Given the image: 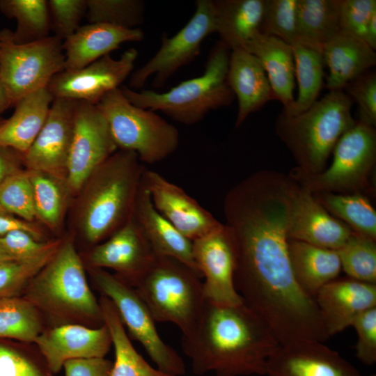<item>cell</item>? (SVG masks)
Listing matches in <instances>:
<instances>
[{"mask_svg": "<svg viewBox=\"0 0 376 376\" xmlns=\"http://www.w3.org/2000/svg\"><path fill=\"white\" fill-rule=\"evenodd\" d=\"M0 376H47L21 352L0 343Z\"/></svg>", "mask_w": 376, "mask_h": 376, "instance_id": "48", "label": "cell"}, {"mask_svg": "<svg viewBox=\"0 0 376 376\" xmlns=\"http://www.w3.org/2000/svg\"><path fill=\"white\" fill-rule=\"evenodd\" d=\"M364 41L374 50L376 49V12L370 17L366 27Z\"/></svg>", "mask_w": 376, "mask_h": 376, "instance_id": "52", "label": "cell"}, {"mask_svg": "<svg viewBox=\"0 0 376 376\" xmlns=\"http://www.w3.org/2000/svg\"><path fill=\"white\" fill-rule=\"evenodd\" d=\"M0 205L24 221L36 222L32 186L26 169L12 174L0 185Z\"/></svg>", "mask_w": 376, "mask_h": 376, "instance_id": "41", "label": "cell"}, {"mask_svg": "<svg viewBox=\"0 0 376 376\" xmlns=\"http://www.w3.org/2000/svg\"><path fill=\"white\" fill-rule=\"evenodd\" d=\"M194 260L202 277L207 301L237 304L243 300L235 285L236 253L229 230L224 224L192 242Z\"/></svg>", "mask_w": 376, "mask_h": 376, "instance_id": "15", "label": "cell"}, {"mask_svg": "<svg viewBox=\"0 0 376 376\" xmlns=\"http://www.w3.org/2000/svg\"><path fill=\"white\" fill-rule=\"evenodd\" d=\"M13 31H0V82L12 106L21 98L47 88L65 70L63 41L52 36L37 42L18 44Z\"/></svg>", "mask_w": 376, "mask_h": 376, "instance_id": "10", "label": "cell"}, {"mask_svg": "<svg viewBox=\"0 0 376 376\" xmlns=\"http://www.w3.org/2000/svg\"><path fill=\"white\" fill-rule=\"evenodd\" d=\"M291 45L298 92L292 104L283 109L282 112L295 116L307 110L318 100L323 85L324 63L320 51L298 42Z\"/></svg>", "mask_w": 376, "mask_h": 376, "instance_id": "34", "label": "cell"}, {"mask_svg": "<svg viewBox=\"0 0 376 376\" xmlns=\"http://www.w3.org/2000/svg\"><path fill=\"white\" fill-rule=\"evenodd\" d=\"M265 375L364 376L338 352L313 340L279 345L267 362Z\"/></svg>", "mask_w": 376, "mask_h": 376, "instance_id": "19", "label": "cell"}, {"mask_svg": "<svg viewBox=\"0 0 376 376\" xmlns=\"http://www.w3.org/2000/svg\"><path fill=\"white\" fill-rule=\"evenodd\" d=\"M375 12V0H340V31L364 40L366 27Z\"/></svg>", "mask_w": 376, "mask_h": 376, "instance_id": "45", "label": "cell"}, {"mask_svg": "<svg viewBox=\"0 0 376 376\" xmlns=\"http://www.w3.org/2000/svg\"><path fill=\"white\" fill-rule=\"evenodd\" d=\"M35 343L52 373L59 372L70 360L104 358L112 345L104 324L97 327L63 324L42 331Z\"/></svg>", "mask_w": 376, "mask_h": 376, "instance_id": "20", "label": "cell"}, {"mask_svg": "<svg viewBox=\"0 0 376 376\" xmlns=\"http://www.w3.org/2000/svg\"><path fill=\"white\" fill-rule=\"evenodd\" d=\"M336 251L342 270L348 277L376 284L375 240L353 231L346 242Z\"/></svg>", "mask_w": 376, "mask_h": 376, "instance_id": "38", "label": "cell"}, {"mask_svg": "<svg viewBox=\"0 0 376 376\" xmlns=\"http://www.w3.org/2000/svg\"><path fill=\"white\" fill-rule=\"evenodd\" d=\"M155 256V253L134 217L107 239L91 246L88 268H109L116 276L134 286Z\"/></svg>", "mask_w": 376, "mask_h": 376, "instance_id": "17", "label": "cell"}, {"mask_svg": "<svg viewBox=\"0 0 376 376\" xmlns=\"http://www.w3.org/2000/svg\"><path fill=\"white\" fill-rule=\"evenodd\" d=\"M61 238L40 241L24 230H14L0 237V243L13 259L38 256L59 243Z\"/></svg>", "mask_w": 376, "mask_h": 376, "instance_id": "46", "label": "cell"}, {"mask_svg": "<svg viewBox=\"0 0 376 376\" xmlns=\"http://www.w3.org/2000/svg\"><path fill=\"white\" fill-rule=\"evenodd\" d=\"M324 63L328 68L326 87L343 90L352 79L376 64V53L364 40L337 32L322 47Z\"/></svg>", "mask_w": 376, "mask_h": 376, "instance_id": "26", "label": "cell"}, {"mask_svg": "<svg viewBox=\"0 0 376 376\" xmlns=\"http://www.w3.org/2000/svg\"><path fill=\"white\" fill-rule=\"evenodd\" d=\"M144 38L139 28L125 29L108 24L93 23L80 27L63 42L65 70L83 68L119 48L127 42H139Z\"/></svg>", "mask_w": 376, "mask_h": 376, "instance_id": "23", "label": "cell"}, {"mask_svg": "<svg viewBox=\"0 0 376 376\" xmlns=\"http://www.w3.org/2000/svg\"><path fill=\"white\" fill-rule=\"evenodd\" d=\"M111 361L105 358L70 360L65 363V376H109Z\"/></svg>", "mask_w": 376, "mask_h": 376, "instance_id": "49", "label": "cell"}, {"mask_svg": "<svg viewBox=\"0 0 376 376\" xmlns=\"http://www.w3.org/2000/svg\"><path fill=\"white\" fill-rule=\"evenodd\" d=\"M89 23L135 29L143 22L145 4L141 0H86Z\"/></svg>", "mask_w": 376, "mask_h": 376, "instance_id": "39", "label": "cell"}, {"mask_svg": "<svg viewBox=\"0 0 376 376\" xmlns=\"http://www.w3.org/2000/svg\"><path fill=\"white\" fill-rule=\"evenodd\" d=\"M288 250L294 277L301 290L314 298L326 284L342 271L336 250L288 239Z\"/></svg>", "mask_w": 376, "mask_h": 376, "instance_id": "29", "label": "cell"}, {"mask_svg": "<svg viewBox=\"0 0 376 376\" xmlns=\"http://www.w3.org/2000/svg\"><path fill=\"white\" fill-rule=\"evenodd\" d=\"M24 169L23 154L0 146V185L10 175Z\"/></svg>", "mask_w": 376, "mask_h": 376, "instance_id": "51", "label": "cell"}, {"mask_svg": "<svg viewBox=\"0 0 376 376\" xmlns=\"http://www.w3.org/2000/svg\"><path fill=\"white\" fill-rule=\"evenodd\" d=\"M24 230L40 241L46 238L44 228L37 222L24 221L9 212L0 205V237L14 230Z\"/></svg>", "mask_w": 376, "mask_h": 376, "instance_id": "50", "label": "cell"}, {"mask_svg": "<svg viewBox=\"0 0 376 376\" xmlns=\"http://www.w3.org/2000/svg\"><path fill=\"white\" fill-rule=\"evenodd\" d=\"M142 182L157 211L191 242L222 224L182 188L157 172L146 169Z\"/></svg>", "mask_w": 376, "mask_h": 376, "instance_id": "18", "label": "cell"}, {"mask_svg": "<svg viewBox=\"0 0 376 376\" xmlns=\"http://www.w3.org/2000/svg\"><path fill=\"white\" fill-rule=\"evenodd\" d=\"M279 345L266 322L244 301L207 300L194 327L182 337L196 375H265L267 362Z\"/></svg>", "mask_w": 376, "mask_h": 376, "instance_id": "2", "label": "cell"}, {"mask_svg": "<svg viewBox=\"0 0 376 376\" xmlns=\"http://www.w3.org/2000/svg\"><path fill=\"white\" fill-rule=\"evenodd\" d=\"M332 154L331 164L321 173H306L295 167L289 175L312 194H361L369 186L375 164V129L357 120L339 139Z\"/></svg>", "mask_w": 376, "mask_h": 376, "instance_id": "9", "label": "cell"}, {"mask_svg": "<svg viewBox=\"0 0 376 376\" xmlns=\"http://www.w3.org/2000/svg\"><path fill=\"white\" fill-rule=\"evenodd\" d=\"M10 107H12L10 98L5 88L0 82V115Z\"/></svg>", "mask_w": 376, "mask_h": 376, "instance_id": "53", "label": "cell"}, {"mask_svg": "<svg viewBox=\"0 0 376 376\" xmlns=\"http://www.w3.org/2000/svg\"><path fill=\"white\" fill-rule=\"evenodd\" d=\"M99 302L103 322L109 331L115 353L109 376H174L152 367L138 353L110 299L103 296Z\"/></svg>", "mask_w": 376, "mask_h": 376, "instance_id": "32", "label": "cell"}, {"mask_svg": "<svg viewBox=\"0 0 376 376\" xmlns=\"http://www.w3.org/2000/svg\"><path fill=\"white\" fill-rule=\"evenodd\" d=\"M352 232L332 216L310 191L298 184L292 201L288 239L338 250Z\"/></svg>", "mask_w": 376, "mask_h": 376, "instance_id": "21", "label": "cell"}, {"mask_svg": "<svg viewBox=\"0 0 376 376\" xmlns=\"http://www.w3.org/2000/svg\"><path fill=\"white\" fill-rule=\"evenodd\" d=\"M47 4L51 31L63 42L80 27L87 10L86 0H49Z\"/></svg>", "mask_w": 376, "mask_h": 376, "instance_id": "43", "label": "cell"}, {"mask_svg": "<svg viewBox=\"0 0 376 376\" xmlns=\"http://www.w3.org/2000/svg\"><path fill=\"white\" fill-rule=\"evenodd\" d=\"M201 278L179 260L155 253L134 289L156 322L173 323L185 335L196 325L207 302Z\"/></svg>", "mask_w": 376, "mask_h": 376, "instance_id": "7", "label": "cell"}, {"mask_svg": "<svg viewBox=\"0 0 376 376\" xmlns=\"http://www.w3.org/2000/svg\"><path fill=\"white\" fill-rule=\"evenodd\" d=\"M260 61L269 80L274 100L280 101L283 109L293 102L295 61L292 45L283 40L260 33L244 47Z\"/></svg>", "mask_w": 376, "mask_h": 376, "instance_id": "27", "label": "cell"}, {"mask_svg": "<svg viewBox=\"0 0 376 376\" xmlns=\"http://www.w3.org/2000/svg\"><path fill=\"white\" fill-rule=\"evenodd\" d=\"M54 99L47 87L21 98L0 126V146L25 153L45 123Z\"/></svg>", "mask_w": 376, "mask_h": 376, "instance_id": "28", "label": "cell"}, {"mask_svg": "<svg viewBox=\"0 0 376 376\" xmlns=\"http://www.w3.org/2000/svg\"><path fill=\"white\" fill-rule=\"evenodd\" d=\"M339 3L340 0H297L295 42L322 52V45L340 31Z\"/></svg>", "mask_w": 376, "mask_h": 376, "instance_id": "33", "label": "cell"}, {"mask_svg": "<svg viewBox=\"0 0 376 376\" xmlns=\"http://www.w3.org/2000/svg\"><path fill=\"white\" fill-rule=\"evenodd\" d=\"M351 100L359 108V123L376 125V73L368 70L350 81L344 88Z\"/></svg>", "mask_w": 376, "mask_h": 376, "instance_id": "44", "label": "cell"}, {"mask_svg": "<svg viewBox=\"0 0 376 376\" xmlns=\"http://www.w3.org/2000/svg\"><path fill=\"white\" fill-rule=\"evenodd\" d=\"M88 271L97 289L114 305L130 336L143 346L156 367L174 376L185 375L183 359L162 339L156 321L136 290L103 269Z\"/></svg>", "mask_w": 376, "mask_h": 376, "instance_id": "11", "label": "cell"}, {"mask_svg": "<svg viewBox=\"0 0 376 376\" xmlns=\"http://www.w3.org/2000/svg\"><path fill=\"white\" fill-rule=\"evenodd\" d=\"M77 101L55 97L42 130L23 154L25 169L43 171L66 180Z\"/></svg>", "mask_w": 376, "mask_h": 376, "instance_id": "16", "label": "cell"}, {"mask_svg": "<svg viewBox=\"0 0 376 376\" xmlns=\"http://www.w3.org/2000/svg\"><path fill=\"white\" fill-rule=\"evenodd\" d=\"M226 81L237 100L236 128L251 113L274 100L269 80L260 61L244 48L231 51Z\"/></svg>", "mask_w": 376, "mask_h": 376, "instance_id": "24", "label": "cell"}, {"mask_svg": "<svg viewBox=\"0 0 376 376\" xmlns=\"http://www.w3.org/2000/svg\"><path fill=\"white\" fill-rule=\"evenodd\" d=\"M117 150L107 120L97 104L77 101L66 173L73 196L88 175Z\"/></svg>", "mask_w": 376, "mask_h": 376, "instance_id": "13", "label": "cell"}, {"mask_svg": "<svg viewBox=\"0 0 376 376\" xmlns=\"http://www.w3.org/2000/svg\"><path fill=\"white\" fill-rule=\"evenodd\" d=\"M133 217L155 254L178 259L200 274L193 258L192 242L157 211L142 179L136 197Z\"/></svg>", "mask_w": 376, "mask_h": 376, "instance_id": "25", "label": "cell"}, {"mask_svg": "<svg viewBox=\"0 0 376 376\" xmlns=\"http://www.w3.org/2000/svg\"><path fill=\"white\" fill-rule=\"evenodd\" d=\"M291 201L275 191L245 194L230 203L224 224L236 253L235 288L266 322L280 345L324 342L329 336L315 299L297 284L288 256Z\"/></svg>", "mask_w": 376, "mask_h": 376, "instance_id": "1", "label": "cell"}, {"mask_svg": "<svg viewBox=\"0 0 376 376\" xmlns=\"http://www.w3.org/2000/svg\"><path fill=\"white\" fill-rule=\"evenodd\" d=\"M33 190L36 222L56 235L65 227L74 198L65 179L27 170Z\"/></svg>", "mask_w": 376, "mask_h": 376, "instance_id": "31", "label": "cell"}, {"mask_svg": "<svg viewBox=\"0 0 376 376\" xmlns=\"http://www.w3.org/2000/svg\"><path fill=\"white\" fill-rule=\"evenodd\" d=\"M315 199L334 217L343 220L352 231L376 240V212L361 194H313Z\"/></svg>", "mask_w": 376, "mask_h": 376, "instance_id": "35", "label": "cell"}, {"mask_svg": "<svg viewBox=\"0 0 376 376\" xmlns=\"http://www.w3.org/2000/svg\"><path fill=\"white\" fill-rule=\"evenodd\" d=\"M0 10L8 18H14L17 28L13 40L26 44L48 38L50 18L46 0H0Z\"/></svg>", "mask_w": 376, "mask_h": 376, "instance_id": "36", "label": "cell"}, {"mask_svg": "<svg viewBox=\"0 0 376 376\" xmlns=\"http://www.w3.org/2000/svg\"><path fill=\"white\" fill-rule=\"evenodd\" d=\"M314 299L331 337L352 326L362 313L376 307V284L337 278L324 285Z\"/></svg>", "mask_w": 376, "mask_h": 376, "instance_id": "22", "label": "cell"}, {"mask_svg": "<svg viewBox=\"0 0 376 376\" xmlns=\"http://www.w3.org/2000/svg\"><path fill=\"white\" fill-rule=\"evenodd\" d=\"M3 120L0 118V126L1 125V124L3 123Z\"/></svg>", "mask_w": 376, "mask_h": 376, "instance_id": "55", "label": "cell"}, {"mask_svg": "<svg viewBox=\"0 0 376 376\" xmlns=\"http://www.w3.org/2000/svg\"><path fill=\"white\" fill-rule=\"evenodd\" d=\"M229 51L219 41L210 51L203 75L183 81L168 91L138 92L127 86L120 89L136 107L161 111L185 125L195 124L210 111L230 104L235 97L226 81Z\"/></svg>", "mask_w": 376, "mask_h": 376, "instance_id": "6", "label": "cell"}, {"mask_svg": "<svg viewBox=\"0 0 376 376\" xmlns=\"http://www.w3.org/2000/svg\"><path fill=\"white\" fill-rule=\"evenodd\" d=\"M215 33L212 0H197L196 10L189 22L173 36L162 37L156 54L130 75V88L139 89L154 76L153 86L162 87L180 68L200 54L203 40Z\"/></svg>", "mask_w": 376, "mask_h": 376, "instance_id": "12", "label": "cell"}, {"mask_svg": "<svg viewBox=\"0 0 376 376\" xmlns=\"http://www.w3.org/2000/svg\"><path fill=\"white\" fill-rule=\"evenodd\" d=\"M42 332L38 309L26 299H0V338L35 343Z\"/></svg>", "mask_w": 376, "mask_h": 376, "instance_id": "37", "label": "cell"}, {"mask_svg": "<svg viewBox=\"0 0 376 376\" xmlns=\"http://www.w3.org/2000/svg\"><path fill=\"white\" fill-rule=\"evenodd\" d=\"M58 244L47 251L31 258L10 259L0 263V299L15 297L48 263Z\"/></svg>", "mask_w": 376, "mask_h": 376, "instance_id": "40", "label": "cell"}, {"mask_svg": "<svg viewBox=\"0 0 376 376\" xmlns=\"http://www.w3.org/2000/svg\"><path fill=\"white\" fill-rule=\"evenodd\" d=\"M26 288V299L54 319L104 324L100 302L88 285L83 260L69 233Z\"/></svg>", "mask_w": 376, "mask_h": 376, "instance_id": "5", "label": "cell"}, {"mask_svg": "<svg viewBox=\"0 0 376 376\" xmlns=\"http://www.w3.org/2000/svg\"><path fill=\"white\" fill-rule=\"evenodd\" d=\"M352 326L357 334L356 357L363 364L376 362V307L359 315Z\"/></svg>", "mask_w": 376, "mask_h": 376, "instance_id": "47", "label": "cell"}, {"mask_svg": "<svg viewBox=\"0 0 376 376\" xmlns=\"http://www.w3.org/2000/svg\"><path fill=\"white\" fill-rule=\"evenodd\" d=\"M97 106L107 120L118 150L134 152L141 162L154 164L178 149V129L155 111L133 105L120 88L106 94Z\"/></svg>", "mask_w": 376, "mask_h": 376, "instance_id": "8", "label": "cell"}, {"mask_svg": "<svg viewBox=\"0 0 376 376\" xmlns=\"http://www.w3.org/2000/svg\"><path fill=\"white\" fill-rule=\"evenodd\" d=\"M10 259L13 258L10 257V256L7 253L3 246L0 243V263Z\"/></svg>", "mask_w": 376, "mask_h": 376, "instance_id": "54", "label": "cell"}, {"mask_svg": "<svg viewBox=\"0 0 376 376\" xmlns=\"http://www.w3.org/2000/svg\"><path fill=\"white\" fill-rule=\"evenodd\" d=\"M352 106L343 90L330 91L299 114H279L276 133L294 157L297 169L316 174L326 169L338 141L357 123Z\"/></svg>", "mask_w": 376, "mask_h": 376, "instance_id": "4", "label": "cell"}, {"mask_svg": "<svg viewBox=\"0 0 376 376\" xmlns=\"http://www.w3.org/2000/svg\"><path fill=\"white\" fill-rule=\"evenodd\" d=\"M146 168L137 155L118 150L84 180L68 214L69 234L93 246L133 217L136 197Z\"/></svg>", "mask_w": 376, "mask_h": 376, "instance_id": "3", "label": "cell"}, {"mask_svg": "<svg viewBox=\"0 0 376 376\" xmlns=\"http://www.w3.org/2000/svg\"><path fill=\"white\" fill-rule=\"evenodd\" d=\"M137 56L134 48L124 52L119 59L105 55L83 68L58 73L47 88L54 98L97 104L106 94L119 88L132 74Z\"/></svg>", "mask_w": 376, "mask_h": 376, "instance_id": "14", "label": "cell"}, {"mask_svg": "<svg viewBox=\"0 0 376 376\" xmlns=\"http://www.w3.org/2000/svg\"><path fill=\"white\" fill-rule=\"evenodd\" d=\"M265 0L212 1L215 33L230 51L244 48L258 33Z\"/></svg>", "mask_w": 376, "mask_h": 376, "instance_id": "30", "label": "cell"}, {"mask_svg": "<svg viewBox=\"0 0 376 376\" xmlns=\"http://www.w3.org/2000/svg\"><path fill=\"white\" fill-rule=\"evenodd\" d=\"M297 0H265L260 33L292 45L297 39Z\"/></svg>", "mask_w": 376, "mask_h": 376, "instance_id": "42", "label": "cell"}]
</instances>
